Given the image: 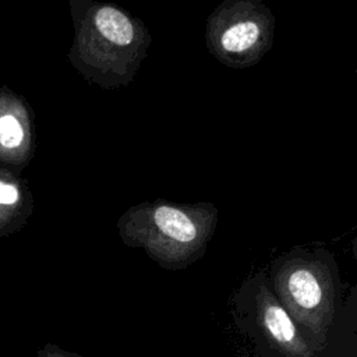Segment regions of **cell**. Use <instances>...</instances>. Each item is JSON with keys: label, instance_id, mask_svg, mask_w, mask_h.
<instances>
[{"label": "cell", "instance_id": "cell-1", "mask_svg": "<svg viewBox=\"0 0 357 357\" xmlns=\"http://www.w3.org/2000/svg\"><path fill=\"white\" fill-rule=\"evenodd\" d=\"M73 67L103 89L128 85L146 57L152 36L145 22L114 3L70 0Z\"/></svg>", "mask_w": 357, "mask_h": 357}, {"label": "cell", "instance_id": "cell-2", "mask_svg": "<svg viewBox=\"0 0 357 357\" xmlns=\"http://www.w3.org/2000/svg\"><path fill=\"white\" fill-rule=\"evenodd\" d=\"M218 216L209 201L176 204L158 198L130 206L119 218L117 230L126 245L142 248L165 269L178 271L204 257Z\"/></svg>", "mask_w": 357, "mask_h": 357}, {"label": "cell", "instance_id": "cell-3", "mask_svg": "<svg viewBox=\"0 0 357 357\" xmlns=\"http://www.w3.org/2000/svg\"><path fill=\"white\" fill-rule=\"evenodd\" d=\"M268 278L272 291L303 336L315 350H322L340 290L335 255L324 247L296 245L272 261Z\"/></svg>", "mask_w": 357, "mask_h": 357}, {"label": "cell", "instance_id": "cell-4", "mask_svg": "<svg viewBox=\"0 0 357 357\" xmlns=\"http://www.w3.org/2000/svg\"><path fill=\"white\" fill-rule=\"evenodd\" d=\"M275 24L261 0H225L206 18V47L226 67H252L271 50Z\"/></svg>", "mask_w": 357, "mask_h": 357}, {"label": "cell", "instance_id": "cell-5", "mask_svg": "<svg viewBox=\"0 0 357 357\" xmlns=\"http://www.w3.org/2000/svg\"><path fill=\"white\" fill-rule=\"evenodd\" d=\"M241 315L252 318L266 340L286 357H314V347L303 336L272 291L265 271L247 278L234 296Z\"/></svg>", "mask_w": 357, "mask_h": 357}, {"label": "cell", "instance_id": "cell-6", "mask_svg": "<svg viewBox=\"0 0 357 357\" xmlns=\"http://www.w3.org/2000/svg\"><path fill=\"white\" fill-rule=\"evenodd\" d=\"M35 151L33 113L29 103L7 86L0 88V167L22 170Z\"/></svg>", "mask_w": 357, "mask_h": 357}, {"label": "cell", "instance_id": "cell-7", "mask_svg": "<svg viewBox=\"0 0 357 357\" xmlns=\"http://www.w3.org/2000/svg\"><path fill=\"white\" fill-rule=\"evenodd\" d=\"M32 212L28 184L17 173L0 167V238L21 230Z\"/></svg>", "mask_w": 357, "mask_h": 357}, {"label": "cell", "instance_id": "cell-8", "mask_svg": "<svg viewBox=\"0 0 357 357\" xmlns=\"http://www.w3.org/2000/svg\"><path fill=\"white\" fill-rule=\"evenodd\" d=\"M38 357H81V356L77 353H73V351L63 350L61 347H59L53 343H47L42 349L38 350Z\"/></svg>", "mask_w": 357, "mask_h": 357}]
</instances>
